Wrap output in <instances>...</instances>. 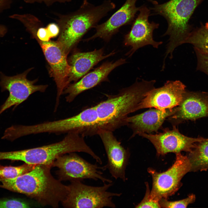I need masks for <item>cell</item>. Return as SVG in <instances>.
Returning a JSON list of instances; mask_svg holds the SVG:
<instances>
[{
  "label": "cell",
  "instance_id": "1",
  "mask_svg": "<svg viewBox=\"0 0 208 208\" xmlns=\"http://www.w3.org/2000/svg\"><path fill=\"white\" fill-rule=\"evenodd\" d=\"M52 165H36L31 170L14 178H0L1 186L14 192L24 194L41 205L58 207L66 199L68 185L52 175Z\"/></svg>",
  "mask_w": 208,
  "mask_h": 208
},
{
  "label": "cell",
  "instance_id": "23",
  "mask_svg": "<svg viewBox=\"0 0 208 208\" xmlns=\"http://www.w3.org/2000/svg\"><path fill=\"white\" fill-rule=\"evenodd\" d=\"M36 166L25 163L16 166H0V178L7 179L15 178L31 170Z\"/></svg>",
  "mask_w": 208,
  "mask_h": 208
},
{
  "label": "cell",
  "instance_id": "14",
  "mask_svg": "<svg viewBox=\"0 0 208 208\" xmlns=\"http://www.w3.org/2000/svg\"><path fill=\"white\" fill-rule=\"evenodd\" d=\"M27 71L16 76L8 77L1 74L0 86L2 90H7L9 96L0 109V115L11 107L17 106L36 92H44L47 86L35 85L34 81L28 80Z\"/></svg>",
  "mask_w": 208,
  "mask_h": 208
},
{
  "label": "cell",
  "instance_id": "8",
  "mask_svg": "<svg viewBox=\"0 0 208 208\" xmlns=\"http://www.w3.org/2000/svg\"><path fill=\"white\" fill-rule=\"evenodd\" d=\"M175 154L174 164L166 171L159 172L153 169H148L152 178L150 195L154 200L159 201L162 198L167 199L174 194L182 185L183 177L190 171L191 164L187 156L181 153Z\"/></svg>",
  "mask_w": 208,
  "mask_h": 208
},
{
  "label": "cell",
  "instance_id": "12",
  "mask_svg": "<svg viewBox=\"0 0 208 208\" xmlns=\"http://www.w3.org/2000/svg\"><path fill=\"white\" fill-rule=\"evenodd\" d=\"M41 42V46L50 66L51 74L57 85V92L54 109L55 112L60 96L70 83L71 67L67 61V54L57 42Z\"/></svg>",
  "mask_w": 208,
  "mask_h": 208
},
{
  "label": "cell",
  "instance_id": "21",
  "mask_svg": "<svg viewBox=\"0 0 208 208\" xmlns=\"http://www.w3.org/2000/svg\"><path fill=\"white\" fill-rule=\"evenodd\" d=\"M190 172L205 171L208 170V138L196 143L195 147L188 153Z\"/></svg>",
  "mask_w": 208,
  "mask_h": 208
},
{
  "label": "cell",
  "instance_id": "28",
  "mask_svg": "<svg viewBox=\"0 0 208 208\" xmlns=\"http://www.w3.org/2000/svg\"><path fill=\"white\" fill-rule=\"evenodd\" d=\"M36 35L38 39L42 41H49L51 38L47 27H39L37 30Z\"/></svg>",
  "mask_w": 208,
  "mask_h": 208
},
{
  "label": "cell",
  "instance_id": "18",
  "mask_svg": "<svg viewBox=\"0 0 208 208\" xmlns=\"http://www.w3.org/2000/svg\"><path fill=\"white\" fill-rule=\"evenodd\" d=\"M126 62L125 59L121 58L115 62H106L94 70L85 75L78 81L68 86L62 94L66 95L67 102H72L80 94L91 89L101 82L108 80V76L114 68Z\"/></svg>",
  "mask_w": 208,
  "mask_h": 208
},
{
  "label": "cell",
  "instance_id": "25",
  "mask_svg": "<svg viewBox=\"0 0 208 208\" xmlns=\"http://www.w3.org/2000/svg\"><path fill=\"white\" fill-rule=\"evenodd\" d=\"M145 194L142 200L136 205V208H161L159 201L153 199L151 197L150 191L148 183H146Z\"/></svg>",
  "mask_w": 208,
  "mask_h": 208
},
{
  "label": "cell",
  "instance_id": "3",
  "mask_svg": "<svg viewBox=\"0 0 208 208\" xmlns=\"http://www.w3.org/2000/svg\"><path fill=\"white\" fill-rule=\"evenodd\" d=\"M115 7L110 0H105L97 6L88 3L75 12L60 16L57 25L61 33L57 42L67 54L88 30L94 28Z\"/></svg>",
  "mask_w": 208,
  "mask_h": 208
},
{
  "label": "cell",
  "instance_id": "20",
  "mask_svg": "<svg viewBox=\"0 0 208 208\" xmlns=\"http://www.w3.org/2000/svg\"><path fill=\"white\" fill-rule=\"evenodd\" d=\"M103 49L92 51L78 52L73 54L70 58L71 71L69 82L76 81L88 73L94 66L102 60L114 54V51L103 55Z\"/></svg>",
  "mask_w": 208,
  "mask_h": 208
},
{
  "label": "cell",
  "instance_id": "29",
  "mask_svg": "<svg viewBox=\"0 0 208 208\" xmlns=\"http://www.w3.org/2000/svg\"><path fill=\"white\" fill-rule=\"evenodd\" d=\"M25 2L28 3H34L36 2L45 3L48 5H51L55 2L64 3L69 2L71 0H23Z\"/></svg>",
  "mask_w": 208,
  "mask_h": 208
},
{
  "label": "cell",
  "instance_id": "6",
  "mask_svg": "<svg viewBox=\"0 0 208 208\" xmlns=\"http://www.w3.org/2000/svg\"><path fill=\"white\" fill-rule=\"evenodd\" d=\"M99 120L95 106L88 108L72 116L37 124L26 125L27 135L43 133L61 134L77 132L84 137L98 134Z\"/></svg>",
  "mask_w": 208,
  "mask_h": 208
},
{
  "label": "cell",
  "instance_id": "4",
  "mask_svg": "<svg viewBox=\"0 0 208 208\" xmlns=\"http://www.w3.org/2000/svg\"><path fill=\"white\" fill-rule=\"evenodd\" d=\"M201 0H170L151 8L154 14L164 17L168 23L163 36H169L164 59L172 53L177 47L184 43L190 33V19Z\"/></svg>",
  "mask_w": 208,
  "mask_h": 208
},
{
  "label": "cell",
  "instance_id": "26",
  "mask_svg": "<svg viewBox=\"0 0 208 208\" xmlns=\"http://www.w3.org/2000/svg\"><path fill=\"white\" fill-rule=\"evenodd\" d=\"M30 205L26 202L16 198L0 199V208H27Z\"/></svg>",
  "mask_w": 208,
  "mask_h": 208
},
{
  "label": "cell",
  "instance_id": "13",
  "mask_svg": "<svg viewBox=\"0 0 208 208\" xmlns=\"http://www.w3.org/2000/svg\"><path fill=\"white\" fill-rule=\"evenodd\" d=\"M139 11L140 13L133 22L131 30L124 36V44L131 47L126 54L129 57L145 46L150 45L157 49L163 43L161 41H156L153 38V31L158 28L159 24L153 21L149 22L150 10L143 5Z\"/></svg>",
  "mask_w": 208,
  "mask_h": 208
},
{
  "label": "cell",
  "instance_id": "15",
  "mask_svg": "<svg viewBox=\"0 0 208 208\" xmlns=\"http://www.w3.org/2000/svg\"><path fill=\"white\" fill-rule=\"evenodd\" d=\"M208 117V92L185 90L177 111L167 120L177 126L185 121Z\"/></svg>",
  "mask_w": 208,
  "mask_h": 208
},
{
  "label": "cell",
  "instance_id": "11",
  "mask_svg": "<svg viewBox=\"0 0 208 208\" xmlns=\"http://www.w3.org/2000/svg\"><path fill=\"white\" fill-rule=\"evenodd\" d=\"M185 88L179 80L168 81L162 87L148 91L137 106L135 111L148 108L164 111L177 107L182 101Z\"/></svg>",
  "mask_w": 208,
  "mask_h": 208
},
{
  "label": "cell",
  "instance_id": "19",
  "mask_svg": "<svg viewBox=\"0 0 208 208\" xmlns=\"http://www.w3.org/2000/svg\"><path fill=\"white\" fill-rule=\"evenodd\" d=\"M177 107L164 111L151 108L143 113L129 116L126 120V125L132 131L131 138L141 133H158L164 121L177 111Z\"/></svg>",
  "mask_w": 208,
  "mask_h": 208
},
{
  "label": "cell",
  "instance_id": "10",
  "mask_svg": "<svg viewBox=\"0 0 208 208\" xmlns=\"http://www.w3.org/2000/svg\"><path fill=\"white\" fill-rule=\"evenodd\" d=\"M138 135L149 140L159 155H164L170 153L176 154L182 151L189 153L195 147L196 142L206 138L185 136L181 133L175 126H173L171 129L166 128L162 132L155 134L141 133Z\"/></svg>",
  "mask_w": 208,
  "mask_h": 208
},
{
  "label": "cell",
  "instance_id": "9",
  "mask_svg": "<svg viewBox=\"0 0 208 208\" xmlns=\"http://www.w3.org/2000/svg\"><path fill=\"white\" fill-rule=\"evenodd\" d=\"M58 168L57 174L61 181H78L85 179L100 180L103 183H112V180L104 177L101 170L107 168L105 165L100 166L87 161L75 152L64 155L57 158L52 167Z\"/></svg>",
  "mask_w": 208,
  "mask_h": 208
},
{
  "label": "cell",
  "instance_id": "30",
  "mask_svg": "<svg viewBox=\"0 0 208 208\" xmlns=\"http://www.w3.org/2000/svg\"><path fill=\"white\" fill-rule=\"evenodd\" d=\"M46 27L51 38L57 36L60 32V29L58 25L55 23H50Z\"/></svg>",
  "mask_w": 208,
  "mask_h": 208
},
{
  "label": "cell",
  "instance_id": "31",
  "mask_svg": "<svg viewBox=\"0 0 208 208\" xmlns=\"http://www.w3.org/2000/svg\"><path fill=\"white\" fill-rule=\"evenodd\" d=\"M12 0H0V12L8 8Z\"/></svg>",
  "mask_w": 208,
  "mask_h": 208
},
{
  "label": "cell",
  "instance_id": "7",
  "mask_svg": "<svg viewBox=\"0 0 208 208\" xmlns=\"http://www.w3.org/2000/svg\"><path fill=\"white\" fill-rule=\"evenodd\" d=\"M112 185V183H104L101 186H93L80 181H71L68 185V193L62 203L64 207L68 208H115L112 198L120 197L122 193L109 192L108 189Z\"/></svg>",
  "mask_w": 208,
  "mask_h": 208
},
{
  "label": "cell",
  "instance_id": "17",
  "mask_svg": "<svg viewBox=\"0 0 208 208\" xmlns=\"http://www.w3.org/2000/svg\"><path fill=\"white\" fill-rule=\"evenodd\" d=\"M137 0H126L122 6L106 21L97 25L94 27L96 30L95 34L84 40L87 42L100 38L108 41L120 27L130 24L133 21L136 13L140 8L136 6Z\"/></svg>",
  "mask_w": 208,
  "mask_h": 208
},
{
  "label": "cell",
  "instance_id": "27",
  "mask_svg": "<svg viewBox=\"0 0 208 208\" xmlns=\"http://www.w3.org/2000/svg\"><path fill=\"white\" fill-rule=\"evenodd\" d=\"M197 59V68L208 75V53L195 50Z\"/></svg>",
  "mask_w": 208,
  "mask_h": 208
},
{
  "label": "cell",
  "instance_id": "2",
  "mask_svg": "<svg viewBox=\"0 0 208 208\" xmlns=\"http://www.w3.org/2000/svg\"><path fill=\"white\" fill-rule=\"evenodd\" d=\"M156 81L137 80L115 95H106L107 99L95 105L99 129L113 132L126 125L129 115L135 112L146 94L154 88Z\"/></svg>",
  "mask_w": 208,
  "mask_h": 208
},
{
  "label": "cell",
  "instance_id": "35",
  "mask_svg": "<svg viewBox=\"0 0 208 208\" xmlns=\"http://www.w3.org/2000/svg\"><path fill=\"white\" fill-rule=\"evenodd\" d=\"M205 27L206 29H208V22L205 24Z\"/></svg>",
  "mask_w": 208,
  "mask_h": 208
},
{
  "label": "cell",
  "instance_id": "24",
  "mask_svg": "<svg viewBox=\"0 0 208 208\" xmlns=\"http://www.w3.org/2000/svg\"><path fill=\"white\" fill-rule=\"evenodd\" d=\"M195 199V195L191 194L182 200L172 201L162 198L159 201V203L161 208H186L190 204L194 203Z\"/></svg>",
  "mask_w": 208,
  "mask_h": 208
},
{
  "label": "cell",
  "instance_id": "34",
  "mask_svg": "<svg viewBox=\"0 0 208 208\" xmlns=\"http://www.w3.org/2000/svg\"><path fill=\"white\" fill-rule=\"evenodd\" d=\"M88 2L87 1V0H83V2L82 5H85L87 4Z\"/></svg>",
  "mask_w": 208,
  "mask_h": 208
},
{
  "label": "cell",
  "instance_id": "22",
  "mask_svg": "<svg viewBox=\"0 0 208 208\" xmlns=\"http://www.w3.org/2000/svg\"><path fill=\"white\" fill-rule=\"evenodd\" d=\"M192 44L196 50L208 53V29L203 26L191 32L184 43Z\"/></svg>",
  "mask_w": 208,
  "mask_h": 208
},
{
  "label": "cell",
  "instance_id": "32",
  "mask_svg": "<svg viewBox=\"0 0 208 208\" xmlns=\"http://www.w3.org/2000/svg\"><path fill=\"white\" fill-rule=\"evenodd\" d=\"M7 31V29L4 26L0 25V37L3 36Z\"/></svg>",
  "mask_w": 208,
  "mask_h": 208
},
{
  "label": "cell",
  "instance_id": "16",
  "mask_svg": "<svg viewBox=\"0 0 208 208\" xmlns=\"http://www.w3.org/2000/svg\"><path fill=\"white\" fill-rule=\"evenodd\" d=\"M98 135L101 140L107 154V169L115 179H120L125 182L127 180L125 170L129 156V151L122 146L113 132L100 130Z\"/></svg>",
  "mask_w": 208,
  "mask_h": 208
},
{
  "label": "cell",
  "instance_id": "33",
  "mask_svg": "<svg viewBox=\"0 0 208 208\" xmlns=\"http://www.w3.org/2000/svg\"><path fill=\"white\" fill-rule=\"evenodd\" d=\"M148 1L154 5H156L158 4V2L154 0H146Z\"/></svg>",
  "mask_w": 208,
  "mask_h": 208
},
{
  "label": "cell",
  "instance_id": "5",
  "mask_svg": "<svg viewBox=\"0 0 208 208\" xmlns=\"http://www.w3.org/2000/svg\"><path fill=\"white\" fill-rule=\"evenodd\" d=\"M78 133L70 132L57 142L16 151V160L31 165H52L59 157L71 153L82 152L92 156L94 152Z\"/></svg>",
  "mask_w": 208,
  "mask_h": 208
}]
</instances>
